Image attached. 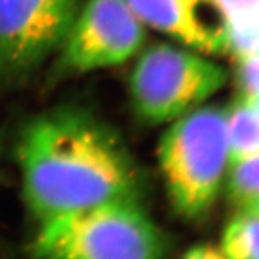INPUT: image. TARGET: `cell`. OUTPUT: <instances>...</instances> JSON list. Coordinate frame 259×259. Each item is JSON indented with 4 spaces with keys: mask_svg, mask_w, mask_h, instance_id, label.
I'll use <instances>...</instances> for the list:
<instances>
[{
    "mask_svg": "<svg viewBox=\"0 0 259 259\" xmlns=\"http://www.w3.org/2000/svg\"><path fill=\"white\" fill-rule=\"evenodd\" d=\"M31 259H169L171 242L141 200H116L38 223Z\"/></svg>",
    "mask_w": 259,
    "mask_h": 259,
    "instance_id": "obj_2",
    "label": "cell"
},
{
    "mask_svg": "<svg viewBox=\"0 0 259 259\" xmlns=\"http://www.w3.org/2000/svg\"><path fill=\"white\" fill-rule=\"evenodd\" d=\"M223 186L228 202L238 210L259 196V154L228 167Z\"/></svg>",
    "mask_w": 259,
    "mask_h": 259,
    "instance_id": "obj_10",
    "label": "cell"
},
{
    "mask_svg": "<svg viewBox=\"0 0 259 259\" xmlns=\"http://www.w3.org/2000/svg\"><path fill=\"white\" fill-rule=\"evenodd\" d=\"M257 54H258V56H259V52H258V53H257Z\"/></svg>",
    "mask_w": 259,
    "mask_h": 259,
    "instance_id": "obj_14",
    "label": "cell"
},
{
    "mask_svg": "<svg viewBox=\"0 0 259 259\" xmlns=\"http://www.w3.org/2000/svg\"><path fill=\"white\" fill-rule=\"evenodd\" d=\"M247 97H248V100H250L252 107L254 108V111L257 112V114L259 115V96H247Z\"/></svg>",
    "mask_w": 259,
    "mask_h": 259,
    "instance_id": "obj_13",
    "label": "cell"
},
{
    "mask_svg": "<svg viewBox=\"0 0 259 259\" xmlns=\"http://www.w3.org/2000/svg\"><path fill=\"white\" fill-rule=\"evenodd\" d=\"M142 23L203 54H226L227 24L208 0H126Z\"/></svg>",
    "mask_w": 259,
    "mask_h": 259,
    "instance_id": "obj_7",
    "label": "cell"
},
{
    "mask_svg": "<svg viewBox=\"0 0 259 259\" xmlns=\"http://www.w3.org/2000/svg\"><path fill=\"white\" fill-rule=\"evenodd\" d=\"M23 198L38 223L116 200H141L144 178L121 136L93 113L59 107L31 119L16 143Z\"/></svg>",
    "mask_w": 259,
    "mask_h": 259,
    "instance_id": "obj_1",
    "label": "cell"
},
{
    "mask_svg": "<svg viewBox=\"0 0 259 259\" xmlns=\"http://www.w3.org/2000/svg\"><path fill=\"white\" fill-rule=\"evenodd\" d=\"M158 162L176 213L187 221L208 215L228 170L226 107L202 105L174 120L158 144Z\"/></svg>",
    "mask_w": 259,
    "mask_h": 259,
    "instance_id": "obj_3",
    "label": "cell"
},
{
    "mask_svg": "<svg viewBox=\"0 0 259 259\" xmlns=\"http://www.w3.org/2000/svg\"><path fill=\"white\" fill-rule=\"evenodd\" d=\"M227 108L228 167L259 154V115L245 94L239 93Z\"/></svg>",
    "mask_w": 259,
    "mask_h": 259,
    "instance_id": "obj_8",
    "label": "cell"
},
{
    "mask_svg": "<svg viewBox=\"0 0 259 259\" xmlns=\"http://www.w3.org/2000/svg\"><path fill=\"white\" fill-rule=\"evenodd\" d=\"M227 82L221 65L187 47H148L128 78L132 108L142 121L166 124L198 108Z\"/></svg>",
    "mask_w": 259,
    "mask_h": 259,
    "instance_id": "obj_4",
    "label": "cell"
},
{
    "mask_svg": "<svg viewBox=\"0 0 259 259\" xmlns=\"http://www.w3.org/2000/svg\"><path fill=\"white\" fill-rule=\"evenodd\" d=\"M144 24L126 0H87L59 50L56 76L124 64L145 42Z\"/></svg>",
    "mask_w": 259,
    "mask_h": 259,
    "instance_id": "obj_6",
    "label": "cell"
},
{
    "mask_svg": "<svg viewBox=\"0 0 259 259\" xmlns=\"http://www.w3.org/2000/svg\"><path fill=\"white\" fill-rule=\"evenodd\" d=\"M79 0H0V89L27 82L58 53Z\"/></svg>",
    "mask_w": 259,
    "mask_h": 259,
    "instance_id": "obj_5",
    "label": "cell"
},
{
    "mask_svg": "<svg viewBox=\"0 0 259 259\" xmlns=\"http://www.w3.org/2000/svg\"><path fill=\"white\" fill-rule=\"evenodd\" d=\"M239 210H247V211H251V212L259 215V196L255 197L254 199H252L251 202L247 204V205L244 206V208L239 209Z\"/></svg>",
    "mask_w": 259,
    "mask_h": 259,
    "instance_id": "obj_12",
    "label": "cell"
},
{
    "mask_svg": "<svg viewBox=\"0 0 259 259\" xmlns=\"http://www.w3.org/2000/svg\"><path fill=\"white\" fill-rule=\"evenodd\" d=\"M220 247L229 259H259V215L238 210L223 231Z\"/></svg>",
    "mask_w": 259,
    "mask_h": 259,
    "instance_id": "obj_9",
    "label": "cell"
},
{
    "mask_svg": "<svg viewBox=\"0 0 259 259\" xmlns=\"http://www.w3.org/2000/svg\"><path fill=\"white\" fill-rule=\"evenodd\" d=\"M181 259H229L220 245L198 244L190 247Z\"/></svg>",
    "mask_w": 259,
    "mask_h": 259,
    "instance_id": "obj_11",
    "label": "cell"
}]
</instances>
